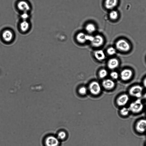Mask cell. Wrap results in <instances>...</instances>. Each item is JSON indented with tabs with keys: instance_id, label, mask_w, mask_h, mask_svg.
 <instances>
[{
	"instance_id": "1",
	"label": "cell",
	"mask_w": 146,
	"mask_h": 146,
	"mask_svg": "<svg viewBox=\"0 0 146 146\" xmlns=\"http://www.w3.org/2000/svg\"><path fill=\"white\" fill-rule=\"evenodd\" d=\"M133 129L135 133L138 135H142L146 133V118H141L134 122Z\"/></svg>"
},
{
	"instance_id": "2",
	"label": "cell",
	"mask_w": 146,
	"mask_h": 146,
	"mask_svg": "<svg viewBox=\"0 0 146 146\" xmlns=\"http://www.w3.org/2000/svg\"><path fill=\"white\" fill-rule=\"evenodd\" d=\"M130 112L134 114H137L141 112L143 108V105L140 99H138L131 103L129 107Z\"/></svg>"
},
{
	"instance_id": "3",
	"label": "cell",
	"mask_w": 146,
	"mask_h": 146,
	"mask_svg": "<svg viewBox=\"0 0 146 146\" xmlns=\"http://www.w3.org/2000/svg\"><path fill=\"white\" fill-rule=\"evenodd\" d=\"M115 46L117 50L123 52L128 51L131 47L129 43L126 40L123 39H119L117 41Z\"/></svg>"
},
{
	"instance_id": "4",
	"label": "cell",
	"mask_w": 146,
	"mask_h": 146,
	"mask_svg": "<svg viewBox=\"0 0 146 146\" xmlns=\"http://www.w3.org/2000/svg\"><path fill=\"white\" fill-rule=\"evenodd\" d=\"M143 90L142 86L139 85H136L130 88L129 90V93L131 96L139 98L141 96Z\"/></svg>"
},
{
	"instance_id": "5",
	"label": "cell",
	"mask_w": 146,
	"mask_h": 146,
	"mask_svg": "<svg viewBox=\"0 0 146 146\" xmlns=\"http://www.w3.org/2000/svg\"><path fill=\"white\" fill-rule=\"evenodd\" d=\"M44 143L45 146H58L60 142L57 137L50 135L46 137Z\"/></svg>"
},
{
	"instance_id": "6",
	"label": "cell",
	"mask_w": 146,
	"mask_h": 146,
	"mask_svg": "<svg viewBox=\"0 0 146 146\" xmlns=\"http://www.w3.org/2000/svg\"><path fill=\"white\" fill-rule=\"evenodd\" d=\"M89 88L90 93L94 95L99 94L101 90L100 85L98 82L96 81L91 82L89 85Z\"/></svg>"
},
{
	"instance_id": "7",
	"label": "cell",
	"mask_w": 146,
	"mask_h": 146,
	"mask_svg": "<svg viewBox=\"0 0 146 146\" xmlns=\"http://www.w3.org/2000/svg\"><path fill=\"white\" fill-rule=\"evenodd\" d=\"M104 42L103 37L101 35H98L93 36L91 42L93 46L98 47L101 46L103 44Z\"/></svg>"
},
{
	"instance_id": "8",
	"label": "cell",
	"mask_w": 146,
	"mask_h": 146,
	"mask_svg": "<svg viewBox=\"0 0 146 146\" xmlns=\"http://www.w3.org/2000/svg\"><path fill=\"white\" fill-rule=\"evenodd\" d=\"M133 75L132 71L129 69H125L122 70L120 73V77L123 81H126L129 80Z\"/></svg>"
},
{
	"instance_id": "9",
	"label": "cell",
	"mask_w": 146,
	"mask_h": 146,
	"mask_svg": "<svg viewBox=\"0 0 146 146\" xmlns=\"http://www.w3.org/2000/svg\"><path fill=\"white\" fill-rule=\"evenodd\" d=\"M128 96L126 94H123L119 96L117 98L116 102L117 105L120 106L125 105L129 100Z\"/></svg>"
},
{
	"instance_id": "10",
	"label": "cell",
	"mask_w": 146,
	"mask_h": 146,
	"mask_svg": "<svg viewBox=\"0 0 146 146\" xmlns=\"http://www.w3.org/2000/svg\"><path fill=\"white\" fill-rule=\"evenodd\" d=\"M102 85L105 89L110 90L113 89L114 87L115 83L112 80L108 79L103 81Z\"/></svg>"
},
{
	"instance_id": "11",
	"label": "cell",
	"mask_w": 146,
	"mask_h": 146,
	"mask_svg": "<svg viewBox=\"0 0 146 146\" xmlns=\"http://www.w3.org/2000/svg\"><path fill=\"white\" fill-rule=\"evenodd\" d=\"M118 2V0H105L104 5L106 9H111L117 5Z\"/></svg>"
},
{
	"instance_id": "12",
	"label": "cell",
	"mask_w": 146,
	"mask_h": 146,
	"mask_svg": "<svg viewBox=\"0 0 146 146\" xmlns=\"http://www.w3.org/2000/svg\"><path fill=\"white\" fill-rule=\"evenodd\" d=\"M107 65L109 69L111 70L114 69L118 66L119 65V62L117 58H112L109 59Z\"/></svg>"
},
{
	"instance_id": "13",
	"label": "cell",
	"mask_w": 146,
	"mask_h": 146,
	"mask_svg": "<svg viewBox=\"0 0 146 146\" xmlns=\"http://www.w3.org/2000/svg\"><path fill=\"white\" fill-rule=\"evenodd\" d=\"M88 35L83 32H80L77 34L76 36L77 41L79 43H83L88 40Z\"/></svg>"
},
{
	"instance_id": "14",
	"label": "cell",
	"mask_w": 146,
	"mask_h": 146,
	"mask_svg": "<svg viewBox=\"0 0 146 146\" xmlns=\"http://www.w3.org/2000/svg\"><path fill=\"white\" fill-rule=\"evenodd\" d=\"M2 37L4 40L6 41H9L12 39L13 37V33L9 30L5 31L2 34Z\"/></svg>"
},
{
	"instance_id": "15",
	"label": "cell",
	"mask_w": 146,
	"mask_h": 146,
	"mask_svg": "<svg viewBox=\"0 0 146 146\" xmlns=\"http://www.w3.org/2000/svg\"><path fill=\"white\" fill-rule=\"evenodd\" d=\"M94 55L96 58L99 61L104 60L106 56L104 52L101 50L96 51L94 53Z\"/></svg>"
},
{
	"instance_id": "16",
	"label": "cell",
	"mask_w": 146,
	"mask_h": 146,
	"mask_svg": "<svg viewBox=\"0 0 146 146\" xmlns=\"http://www.w3.org/2000/svg\"><path fill=\"white\" fill-rule=\"evenodd\" d=\"M18 6L20 10L25 11H28L29 8L28 4L24 1L20 2L18 4Z\"/></svg>"
},
{
	"instance_id": "17",
	"label": "cell",
	"mask_w": 146,
	"mask_h": 146,
	"mask_svg": "<svg viewBox=\"0 0 146 146\" xmlns=\"http://www.w3.org/2000/svg\"><path fill=\"white\" fill-rule=\"evenodd\" d=\"M85 29L87 32L91 33L95 31L96 28L94 24L92 23H89L86 25Z\"/></svg>"
},
{
	"instance_id": "18",
	"label": "cell",
	"mask_w": 146,
	"mask_h": 146,
	"mask_svg": "<svg viewBox=\"0 0 146 146\" xmlns=\"http://www.w3.org/2000/svg\"><path fill=\"white\" fill-rule=\"evenodd\" d=\"M119 114L123 117H126L128 115L130 112L129 109L125 107H123L119 111Z\"/></svg>"
},
{
	"instance_id": "19",
	"label": "cell",
	"mask_w": 146,
	"mask_h": 146,
	"mask_svg": "<svg viewBox=\"0 0 146 146\" xmlns=\"http://www.w3.org/2000/svg\"><path fill=\"white\" fill-rule=\"evenodd\" d=\"M67 137V134L66 132L63 131H59L57 135V137L59 140H63L65 139Z\"/></svg>"
},
{
	"instance_id": "20",
	"label": "cell",
	"mask_w": 146,
	"mask_h": 146,
	"mask_svg": "<svg viewBox=\"0 0 146 146\" xmlns=\"http://www.w3.org/2000/svg\"><path fill=\"white\" fill-rule=\"evenodd\" d=\"M118 13L117 11L115 10L111 11L109 13L110 18L112 20H116L118 17Z\"/></svg>"
},
{
	"instance_id": "21",
	"label": "cell",
	"mask_w": 146,
	"mask_h": 146,
	"mask_svg": "<svg viewBox=\"0 0 146 146\" xmlns=\"http://www.w3.org/2000/svg\"><path fill=\"white\" fill-rule=\"evenodd\" d=\"M20 28L22 31H26L29 28V24L27 21H23L21 24Z\"/></svg>"
},
{
	"instance_id": "22",
	"label": "cell",
	"mask_w": 146,
	"mask_h": 146,
	"mask_svg": "<svg viewBox=\"0 0 146 146\" xmlns=\"http://www.w3.org/2000/svg\"><path fill=\"white\" fill-rule=\"evenodd\" d=\"M108 74V72L106 70L102 69L99 71V75L100 77L101 78H105Z\"/></svg>"
},
{
	"instance_id": "23",
	"label": "cell",
	"mask_w": 146,
	"mask_h": 146,
	"mask_svg": "<svg viewBox=\"0 0 146 146\" xmlns=\"http://www.w3.org/2000/svg\"><path fill=\"white\" fill-rule=\"evenodd\" d=\"M108 54L110 55H112L115 54L116 53V49L113 47L109 48L107 50Z\"/></svg>"
},
{
	"instance_id": "24",
	"label": "cell",
	"mask_w": 146,
	"mask_h": 146,
	"mask_svg": "<svg viewBox=\"0 0 146 146\" xmlns=\"http://www.w3.org/2000/svg\"><path fill=\"white\" fill-rule=\"evenodd\" d=\"M87 91V89L85 87L82 86L79 89L78 92L80 94L84 95L86 93Z\"/></svg>"
},
{
	"instance_id": "25",
	"label": "cell",
	"mask_w": 146,
	"mask_h": 146,
	"mask_svg": "<svg viewBox=\"0 0 146 146\" xmlns=\"http://www.w3.org/2000/svg\"><path fill=\"white\" fill-rule=\"evenodd\" d=\"M111 77L114 79H117L118 77V74L115 71H113L111 72L110 74Z\"/></svg>"
},
{
	"instance_id": "26",
	"label": "cell",
	"mask_w": 146,
	"mask_h": 146,
	"mask_svg": "<svg viewBox=\"0 0 146 146\" xmlns=\"http://www.w3.org/2000/svg\"><path fill=\"white\" fill-rule=\"evenodd\" d=\"M143 84L144 86L146 88V77L144 79L143 81Z\"/></svg>"
},
{
	"instance_id": "27",
	"label": "cell",
	"mask_w": 146,
	"mask_h": 146,
	"mask_svg": "<svg viewBox=\"0 0 146 146\" xmlns=\"http://www.w3.org/2000/svg\"><path fill=\"white\" fill-rule=\"evenodd\" d=\"M22 17L24 19L27 18L28 17V15L27 13H24L22 15Z\"/></svg>"
},
{
	"instance_id": "28",
	"label": "cell",
	"mask_w": 146,
	"mask_h": 146,
	"mask_svg": "<svg viewBox=\"0 0 146 146\" xmlns=\"http://www.w3.org/2000/svg\"><path fill=\"white\" fill-rule=\"evenodd\" d=\"M143 98L146 100V92L144 94Z\"/></svg>"
},
{
	"instance_id": "29",
	"label": "cell",
	"mask_w": 146,
	"mask_h": 146,
	"mask_svg": "<svg viewBox=\"0 0 146 146\" xmlns=\"http://www.w3.org/2000/svg\"><path fill=\"white\" fill-rule=\"evenodd\" d=\"M144 146H146V141H145V142L144 143Z\"/></svg>"
},
{
	"instance_id": "30",
	"label": "cell",
	"mask_w": 146,
	"mask_h": 146,
	"mask_svg": "<svg viewBox=\"0 0 146 146\" xmlns=\"http://www.w3.org/2000/svg\"></svg>"
}]
</instances>
